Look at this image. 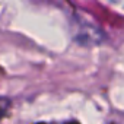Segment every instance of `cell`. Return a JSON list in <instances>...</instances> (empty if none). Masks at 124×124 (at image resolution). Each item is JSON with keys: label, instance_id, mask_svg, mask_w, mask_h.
I'll use <instances>...</instances> for the list:
<instances>
[{"label": "cell", "instance_id": "obj_2", "mask_svg": "<svg viewBox=\"0 0 124 124\" xmlns=\"http://www.w3.org/2000/svg\"><path fill=\"white\" fill-rule=\"evenodd\" d=\"M67 124H79L78 121H70V123H67Z\"/></svg>", "mask_w": 124, "mask_h": 124}, {"label": "cell", "instance_id": "obj_1", "mask_svg": "<svg viewBox=\"0 0 124 124\" xmlns=\"http://www.w3.org/2000/svg\"><path fill=\"white\" fill-rule=\"evenodd\" d=\"M9 108H10V99H9V98L0 96V120L5 117V114L8 112Z\"/></svg>", "mask_w": 124, "mask_h": 124}]
</instances>
